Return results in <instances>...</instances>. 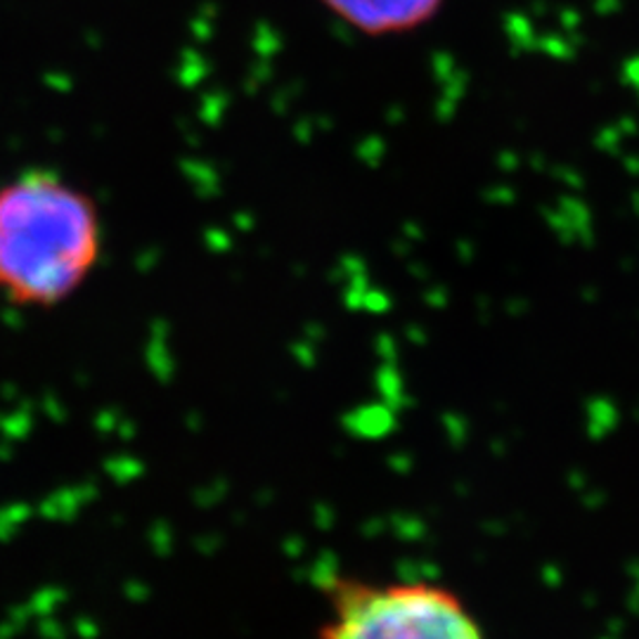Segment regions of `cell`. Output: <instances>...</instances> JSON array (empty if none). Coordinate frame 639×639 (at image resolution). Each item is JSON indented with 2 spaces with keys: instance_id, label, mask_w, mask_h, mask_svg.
Masks as SVG:
<instances>
[{
  "instance_id": "cell-1",
  "label": "cell",
  "mask_w": 639,
  "mask_h": 639,
  "mask_svg": "<svg viewBox=\"0 0 639 639\" xmlns=\"http://www.w3.org/2000/svg\"><path fill=\"white\" fill-rule=\"evenodd\" d=\"M105 251L91 193L50 168L0 183V301L48 310L85 287Z\"/></svg>"
},
{
  "instance_id": "cell-2",
  "label": "cell",
  "mask_w": 639,
  "mask_h": 639,
  "mask_svg": "<svg viewBox=\"0 0 639 639\" xmlns=\"http://www.w3.org/2000/svg\"><path fill=\"white\" fill-rule=\"evenodd\" d=\"M318 639H486L462 597L426 580L337 578Z\"/></svg>"
},
{
  "instance_id": "cell-3",
  "label": "cell",
  "mask_w": 639,
  "mask_h": 639,
  "mask_svg": "<svg viewBox=\"0 0 639 639\" xmlns=\"http://www.w3.org/2000/svg\"><path fill=\"white\" fill-rule=\"evenodd\" d=\"M341 24L370 39L403 37L436 20L445 0H318Z\"/></svg>"
}]
</instances>
